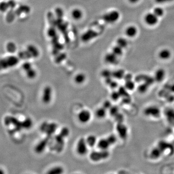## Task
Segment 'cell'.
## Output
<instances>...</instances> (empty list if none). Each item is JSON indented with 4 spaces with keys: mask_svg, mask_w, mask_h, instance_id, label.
Returning <instances> with one entry per match:
<instances>
[{
    "mask_svg": "<svg viewBox=\"0 0 174 174\" xmlns=\"http://www.w3.org/2000/svg\"><path fill=\"white\" fill-rule=\"evenodd\" d=\"M19 57L10 55L0 59V71L14 67L20 62Z\"/></svg>",
    "mask_w": 174,
    "mask_h": 174,
    "instance_id": "cell-1",
    "label": "cell"
},
{
    "mask_svg": "<svg viewBox=\"0 0 174 174\" xmlns=\"http://www.w3.org/2000/svg\"><path fill=\"white\" fill-rule=\"evenodd\" d=\"M55 23L58 30L63 35L65 42L68 43L70 41V39L68 32V24L67 22L64 20L63 17H55Z\"/></svg>",
    "mask_w": 174,
    "mask_h": 174,
    "instance_id": "cell-2",
    "label": "cell"
},
{
    "mask_svg": "<svg viewBox=\"0 0 174 174\" xmlns=\"http://www.w3.org/2000/svg\"><path fill=\"white\" fill-rule=\"evenodd\" d=\"M110 153L108 150H100V151H92L89 154V158L93 162H98L108 158Z\"/></svg>",
    "mask_w": 174,
    "mask_h": 174,
    "instance_id": "cell-3",
    "label": "cell"
},
{
    "mask_svg": "<svg viewBox=\"0 0 174 174\" xmlns=\"http://www.w3.org/2000/svg\"><path fill=\"white\" fill-rule=\"evenodd\" d=\"M120 17V13L118 11L113 10L103 15L102 19L105 23L112 24L117 22Z\"/></svg>",
    "mask_w": 174,
    "mask_h": 174,
    "instance_id": "cell-4",
    "label": "cell"
},
{
    "mask_svg": "<svg viewBox=\"0 0 174 174\" xmlns=\"http://www.w3.org/2000/svg\"><path fill=\"white\" fill-rule=\"evenodd\" d=\"M144 114L147 117L159 118L161 115V111L158 107L154 106H149L144 110Z\"/></svg>",
    "mask_w": 174,
    "mask_h": 174,
    "instance_id": "cell-5",
    "label": "cell"
},
{
    "mask_svg": "<svg viewBox=\"0 0 174 174\" xmlns=\"http://www.w3.org/2000/svg\"><path fill=\"white\" fill-rule=\"evenodd\" d=\"M88 145H87L86 139L81 137L78 140L76 145V151L78 154L84 156L88 152Z\"/></svg>",
    "mask_w": 174,
    "mask_h": 174,
    "instance_id": "cell-6",
    "label": "cell"
},
{
    "mask_svg": "<svg viewBox=\"0 0 174 174\" xmlns=\"http://www.w3.org/2000/svg\"><path fill=\"white\" fill-rule=\"evenodd\" d=\"M5 123L6 126L12 125L15 127L16 130L19 131L23 129L22 121H20L16 118L11 116H7L5 118Z\"/></svg>",
    "mask_w": 174,
    "mask_h": 174,
    "instance_id": "cell-7",
    "label": "cell"
},
{
    "mask_svg": "<svg viewBox=\"0 0 174 174\" xmlns=\"http://www.w3.org/2000/svg\"><path fill=\"white\" fill-rule=\"evenodd\" d=\"M53 96V91L51 87L46 86L43 89L42 95V101L45 104L51 102Z\"/></svg>",
    "mask_w": 174,
    "mask_h": 174,
    "instance_id": "cell-8",
    "label": "cell"
},
{
    "mask_svg": "<svg viewBox=\"0 0 174 174\" xmlns=\"http://www.w3.org/2000/svg\"><path fill=\"white\" fill-rule=\"evenodd\" d=\"M99 35L98 33L96 31L92 29H89L88 30L83 34L81 36V39L83 42L87 43L96 38L99 36Z\"/></svg>",
    "mask_w": 174,
    "mask_h": 174,
    "instance_id": "cell-9",
    "label": "cell"
},
{
    "mask_svg": "<svg viewBox=\"0 0 174 174\" xmlns=\"http://www.w3.org/2000/svg\"><path fill=\"white\" fill-rule=\"evenodd\" d=\"M78 118L80 123L85 124L90 121L92 118V114L89 110L83 109L80 111L78 114Z\"/></svg>",
    "mask_w": 174,
    "mask_h": 174,
    "instance_id": "cell-10",
    "label": "cell"
},
{
    "mask_svg": "<svg viewBox=\"0 0 174 174\" xmlns=\"http://www.w3.org/2000/svg\"><path fill=\"white\" fill-rule=\"evenodd\" d=\"M64 138L60 135H56L54 137V144L53 149L57 152H60L63 150L64 146Z\"/></svg>",
    "mask_w": 174,
    "mask_h": 174,
    "instance_id": "cell-11",
    "label": "cell"
},
{
    "mask_svg": "<svg viewBox=\"0 0 174 174\" xmlns=\"http://www.w3.org/2000/svg\"><path fill=\"white\" fill-rule=\"evenodd\" d=\"M49 143V137L47 136L46 138H44L42 140L39 142L35 146L34 150L37 153H41L45 150L46 147Z\"/></svg>",
    "mask_w": 174,
    "mask_h": 174,
    "instance_id": "cell-12",
    "label": "cell"
},
{
    "mask_svg": "<svg viewBox=\"0 0 174 174\" xmlns=\"http://www.w3.org/2000/svg\"><path fill=\"white\" fill-rule=\"evenodd\" d=\"M116 130L117 131L118 136H120L122 139L126 138L128 135L127 127L122 122L118 123L116 127Z\"/></svg>",
    "mask_w": 174,
    "mask_h": 174,
    "instance_id": "cell-13",
    "label": "cell"
},
{
    "mask_svg": "<svg viewBox=\"0 0 174 174\" xmlns=\"http://www.w3.org/2000/svg\"><path fill=\"white\" fill-rule=\"evenodd\" d=\"M145 21L147 24L150 26H154L158 22V17L154 13H149L145 16Z\"/></svg>",
    "mask_w": 174,
    "mask_h": 174,
    "instance_id": "cell-14",
    "label": "cell"
},
{
    "mask_svg": "<svg viewBox=\"0 0 174 174\" xmlns=\"http://www.w3.org/2000/svg\"><path fill=\"white\" fill-rule=\"evenodd\" d=\"M104 60L106 63L110 64L115 65L117 64L118 63V56L114 54L113 52H110L107 53L104 56Z\"/></svg>",
    "mask_w": 174,
    "mask_h": 174,
    "instance_id": "cell-15",
    "label": "cell"
},
{
    "mask_svg": "<svg viewBox=\"0 0 174 174\" xmlns=\"http://www.w3.org/2000/svg\"><path fill=\"white\" fill-rule=\"evenodd\" d=\"M58 128V125L55 122L48 123L45 133L48 137H51V136L55 133Z\"/></svg>",
    "mask_w": 174,
    "mask_h": 174,
    "instance_id": "cell-16",
    "label": "cell"
},
{
    "mask_svg": "<svg viewBox=\"0 0 174 174\" xmlns=\"http://www.w3.org/2000/svg\"><path fill=\"white\" fill-rule=\"evenodd\" d=\"M166 73L165 70L162 68L158 69L155 73L154 79L156 82L161 83L162 82L165 77Z\"/></svg>",
    "mask_w": 174,
    "mask_h": 174,
    "instance_id": "cell-17",
    "label": "cell"
},
{
    "mask_svg": "<svg viewBox=\"0 0 174 174\" xmlns=\"http://www.w3.org/2000/svg\"><path fill=\"white\" fill-rule=\"evenodd\" d=\"M163 154L161 150L158 146L156 147L151 150L150 154V158L152 160H157Z\"/></svg>",
    "mask_w": 174,
    "mask_h": 174,
    "instance_id": "cell-18",
    "label": "cell"
},
{
    "mask_svg": "<svg viewBox=\"0 0 174 174\" xmlns=\"http://www.w3.org/2000/svg\"><path fill=\"white\" fill-rule=\"evenodd\" d=\"M110 146L111 145L107 138L100 139L97 143V146L100 150H107Z\"/></svg>",
    "mask_w": 174,
    "mask_h": 174,
    "instance_id": "cell-19",
    "label": "cell"
},
{
    "mask_svg": "<svg viewBox=\"0 0 174 174\" xmlns=\"http://www.w3.org/2000/svg\"><path fill=\"white\" fill-rule=\"evenodd\" d=\"M29 53L30 54L32 58H36L39 56L40 53L38 49L34 45L30 44L26 48Z\"/></svg>",
    "mask_w": 174,
    "mask_h": 174,
    "instance_id": "cell-20",
    "label": "cell"
},
{
    "mask_svg": "<svg viewBox=\"0 0 174 174\" xmlns=\"http://www.w3.org/2000/svg\"><path fill=\"white\" fill-rule=\"evenodd\" d=\"M71 16L74 20H79L83 16V13L82 11L79 8H74L72 11Z\"/></svg>",
    "mask_w": 174,
    "mask_h": 174,
    "instance_id": "cell-21",
    "label": "cell"
},
{
    "mask_svg": "<svg viewBox=\"0 0 174 174\" xmlns=\"http://www.w3.org/2000/svg\"><path fill=\"white\" fill-rule=\"evenodd\" d=\"M165 115L168 121L170 123L174 122V109L172 108H166L165 110Z\"/></svg>",
    "mask_w": 174,
    "mask_h": 174,
    "instance_id": "cell-22",
    "label": "cell"
},
{
    "mask_svg": "<svg viewBox=\"0 0 174 174\" xmlns=\"http://www.w3.org/2000/svg\"><path fill=\"white\" fill-rule=\"evenodd\" d=\"M87 145L90 147H94L95 145H97V137L94 135H89L88 136L86 139Z\"/></svg>",
    "mask_w": 174,
    "mask_h": 174,
    "instance_id": "cell-23",
    "label": "cell"
},
{
    "mask_svg": "<svg viewBox=\"0 0 174 174\" xmlns=\"http://www.w3.org/2000/svg\"><path fill=\"white\" fill-rule=\"evenodd\" d=\"M137 29L135 26H130L126 28L125 34L127 36L129 37H133L136 36L137 34Z\"/></svg>",
    "mask_w": 174,
    "mask_h": 174,
    "instance_id": "cell-24",
    "label": "cell"
},
{
    "mask_svg": "<svg viewBox=\"0 0 174 174\" xmlns=\"http://www.w3.org/2000/svg\"><path fill=\"white\" fill-rule=\"evenodd\" d=\"M86 80V76L82 73L78 74L75 75L74 78V81L75 83L78 85L82 84L85 82Z\"/></svg>",
    "mask_w": 174,
    "mask_h": 174,
    "instance_id": "cell-25",
    "label": "cell"
},
{
    "mask_svg": "<svg viewBox=\"0 0 174 174\" xmlns=\"http://www.w3.org/2000/svg\"><path fill=\"white\" fill-rule=\"evenodd\" d=\"M125 74V71L122 69L112 71V78L118 80L123 79Z\"/></svg>",
    "mask_w": 174,
    "mask_h": 174,
    "instance_id": "cell-26",
    "label": "cell"
},
{
    "mask_svg": "<svg viewBox=\"0 0 174 174\" xmlns=\"http://www.w3.org/2000/svg\"><path fill=\"white\" fill-rule=\"evenodd\" d=\"M95 116L99 119L104 118L106 117L107 114V110L103 108V107H101L98 108L96 110L95 113Z\"/></svg>",
    "mask_w": 174,
    "mask_h": 174,
    "instance_id": "cell-27",
    "label": "cell"
},
{
    "mask_svg": "<svg viewBox=\"0 0 174 174\" xmlns=\"http://www.w3.org/2000/svg\"><path fill=\"white\" fill-rule=\"evenodd\" d=\"M171 53L170 51L168 50L167 49H162L159 53V57L161 59L164 60H168L170 58Z\"/></svg>",
    "mask_w": 174,
    "mask_h": 174,
    "instance_id": "cell-28",
    "label": "cell"
},
{
    "mask_svg": "<svg viewBox=\"0 0 174 174\" xmlns=\"http://www.w3.org/2000/svg\"><path fill=\"white\" fill-rule=\"evenodd\" d=\"M18 57L20 58V60H26L32 59L31 55L29 53L28 50L26 49L25 50H22L20 51L18 53Z\"/></svg>",
    "mask_w": 174,
    "mask_h": 174,
    "instance_id": "cell-29",
    "label": "cell"
},
{
    "mask_svg": "<svg viewBox=\"0 0 174 174\" xmlns=\"http://www.w3.org/2000/svg\"><path fill=\"white\" fill-rule=\"evenodd\" d=\"M25 72L26 75L29 79H34L36 78V75H37V72L33 67L30 69Z\"/></svg>",
    "mask_w": 174,
    "mask_h": 174,
    "instance_id": "cell-30",
    "label": "cell"
},
{
    "mask_svg": "<svg viewBox=\"0 0 174 174\" xmlns=\"http://www.w3.org/2000/svg\"><path fill=\"white\" fill-rule=\"evenodd\" d=\"M64 172L63 168L61 166H56L50 169L48 172L49 174H61Z\"/></svg>",
    "mask_w": 174,
    "mask_h": 174,
    "instance_id": "cell-31",
    "label": "cell"
},
{
    "mask_svg": "<svg viewBox=\"0 0 174 174\" xmlns=\"http://www.w3.org/2000/svg\"><path fill=\"white\" fill-rule=\"evenodd\" d=\"M124 87L127 91H132L136 88V84L132 80H127L125 81Z\"/></svg>",
    "mask_w": 174,
    "mask_h": 174,
    "instance_id": "cell-32",
    "label": "cell"
},
{
    "mask_svg": "<svg viewBox=\"0 0 174 174\" xmlns=\"http://www.w3.org/2000/svg\"><path fill=\"white\" fill-rule=\"evenodd\" d=\"M23 124V128L24 129H28L31 128L33 125V121L30 118H26L24 121H22Z\"/></svg>",
    "mask_w": 174,
    "mask_h": 174,
    "instance_id": "cell-33",
    "label": "cell"
},
{
    "mask_svg": "<svg viewBox=\"0 0 174 174\" xmlns=\"http://www.w3.org/2000/svg\"><path fill=\"white\" fill-rule=\"evenodd\" d=\"M117 45H118L122 49H125L128 45V42L125 38L120 37L117 40Z\"/></svg>",
    "mask_w": 174,
    "mask_h": 174,
    "instance_id": "cell-34",
    "label": "cell"
},
{
    "mask_svg": "<svg viewBox=\"0 0 174 174\" xmlns=\"http://www.w3.org/2000/svg\"><path fill=\"white\" fill-rule=\"evenodd\" d=\"M30 11V8L28 6L23 5L19 7L16 11V13L20 15L22 13H28Z\"/></svg>",
    "mask_w": 174,
    "mask_h": 174,
    "instance_id": "cell-35",
    "label": "cell"
},
{
    "mask_svg": "<svg viewBox=\"0 0 174 174\" xmlns=\"http://www.w3.org/2000/svg\"><path fill=\"white\" fill-rule=\"evenodd\" d=\"M150 85L146 83H144L141 84L140 85L138 86L137 88V90L138 92L140 93H144L146 92L149 89V87Z\"/></svg>",
    "mask_w": 174,
    "mask_h": 174,
    "instance_id": "cell-36",
    "label": "cell"
},
{
    "mask_svg": "<svg viewBox=\"0 0 174 174\" xmlns=\"http://www.w3.org/2000/svg\"><path fill=\"white\" fill-rule=\"evenodd\" d=\"M112 52H113L114 54L116 55L118 57H120L123 54V49L121 48L118 45H116L114 46L112 49Z\"/></svg>",
    "mask_w": 174,
    "mask_h": 174,
    "instance_id": "cell-37",
    "label": "cell"
},
{
    "mask_svg": "<svg viewBox=\"0 0 174 174\" xmlns=\"http://www.w3.org/2000/svg\"><path fill=\"white\" fill-rule=\"evenodd\" d=\"M6 49L8 52L10 53H13L16 51V45L13 42H9L6 45Z\"/></svg>",
    "mask_w": 174,
    "mask_h": 174,
    "instance_id": "cell-38",
    "label": "cell"
},
{
    "mask_svg": "<svg viewBox=\"0 0 174 174\" xmlns=\"http://www.w3.org/2000/svg\"><path fill=\"white\" fill-rule=\"evenodd\" d=\"M59 135L62 136L64 138H67L69 136L70 130L67 127H64L60 130Z\"/></svg>",
    "mask_w": 174,
    "mask_h": 174,
    "instance_id": "cell-39",
    "label": "cell"
},
{
    "mask_svg": "<svg viewBox=\"0 0 174 174\" xmlns=\"http://www.w3.org/2000/svg\"><path fill=\"white\" fill-rule=\"evenodd\" d=\"M153 13L158 17H161L164 15V10L161 7H156L153 10Z\"/></svg>",
    "mask_w": 174,
    "mask_h": 174,
    "instance_id": "cell-40",
    "label": "cell"
},
{
    "mask_svg": "<svg viewBox=\"0 0 174 174\" xmlns=\"http://www.w3.org/2000/svg\"><path fill=\"white\" fill-rule=\"evenodd\" d=\"M101 75L105 79L107 78H112V71L109 70H103L101 72Z\"/></svg>",
    "mask_w": 174,
    "mask_h": 174,
    "instance_id": "cell-41",
    "label": "cell"
},
{
    "mask_svg": "<svg viewBox=\"0 0 174 174\" xmlns=\"http://www.w3.org/2000/svg\"><path fill=\"white\" fill-rule=\"evenodd\" d=\"M109 114L112 117H115L119 113V109L117 106H112L109 109Z\"/></svg>",
    "mask_w": 174,
    "mask_h": 174,
    "instance_id": "cell-42",
    "label": "cell"
},
{
    "mask_svg": "<svg viewBox=\"0 0 174 174\" xmlns=\"http://www.w3.org/2000/svg\"><path fill=\"white\" fill-rule=\"evenodd\" d=\"M65 58H66V55L65 54L60 53L59 54H58V55L55 56V61L57 63L59 64L62 63L63 60H64Z\"/></svg>",
    "mask_w": 174,
    "mask_h": 174,
    "instance_id": "cell-43",
    "label": "cell"
},
{
    "mask_svg": "<svg viewBox=\"0 0 174 174\" xmlns=\"http://www.w3.org/2000/svg\"><path fill=\"white\" fill-rule=\"evenodd\" d=\"M121 96L120 95V93L118 91H114L112 92L110 95V97L111 98L112 100L114 101H117L120 98Z\"/></svg>",
    "mask_w": 174,
    "mask_h": 174,
    "instance_id": "cell-44",
    "label": "cell"
},
{
    "mask_svg": "<svg viewBox=\"0 0 174 174\" xmlns=\"http://www.w3.org/2000/svg\"><path fill=\"white\" fill-rule=\"evenodd\" d=\"M107 138L108 140V142H109V143H110L111 146L116 144V142L117 141V137L114 134L109 135Z\"/></svg>",
    "mask_w": 174,
    "mask_h": 174,
    "instance_id": "cell-45",
    "label": "cell"
},
{
    "mask_svg": "<svg viewBox=\"0 0 174 174\" xmlns=\"http://www.w3.org/2000/svg\"><path fill=\"white\" fill-rule=\"evenodd\" d=\"M9 8L8 5V2H0V11L5 12Z\"/></svg>",
    "mask_w": 174,
    "mask_h": 174,
    "instance_id": "cell-46",
    "label": "cell"
},
{
    "mask_svg": "<svg viewBox=\"0 0 174 174\" xmlns=\"http://www.w3.org/2000/svg\"><path fill=\"white\" fill-rule=\"evenodd\" d=\"M55 17H63L64 11L63 9L60 7H57L55 11Z\"/></svg>",
    "mask_w": 174,
    "mask_h": 174,
    "instance_id": "cell-47",
    "label": "cell"
},
{
    "mask_svg": "<svg viewBox=\"0 0 174 174\" xmlns=\"http://www.w3.org/2000/svg\"><path fill=\"white\" fill-rule=\"evenodd\" d=\"M21 67H22V69H23V70H24V72H26V71H27L33 67L32 64L29 62H25V63H23Z\"/></svg>",
    "mask_w": 174,
    "mask_h": 174,
    "instance_id": "cell-48",
    "label": "cell"
},
{
    "mask_svg": "<svg viewBox=\"0 0 174 174\" xmlns=\"http://www.w3.org/2000/svg\"><path fill=\"white\" fill-rule=\"evenodd\" d=\"M111 102L109 100H106L103 102L102 107L103 108L107 109V110H109L112 107Z\"/></svg>",
    "mask_w": 174,
    "mask_h": 174,
    "instance_id": "cell-49",
    "label": "cell"
},
{
    "mask_svg": "<svg viewBox=\"0 0 174 174\" xmlns=\"http://www.w3.org/2000/svg\"><path fill=\"white\" fill-rule=\"evenodd\" d=\"M114 118H115V120H116V121H117L118 123L122 122L123 120H124V117H123V115L120 113H118L117 115H116L114 117Z\"/></svg>",
    "mask_w": 174,
    "mask_h": 174,
    "instance_id": "cell-50",
    "label": "cell"
},
{
    "mask_svg": "<svg viewBox=\"0 0 174 174\" xmlns=\"http://www.w3.org/2000/svg\"><path fill=\"white\" fill-rule=\"evenodd\" d=\"M48 123H49V122H44L42 123V124L41 125L40 129V131H41V132H43V133H45V130H46Z\"/></svg>",
    "mask_w": 174,
    "mask_h": 174,
    "instance_id": "cell-51",
    "label": "cell"
},
{
    "mask_svg": "<svg viewBox=\"0 0 174 174\" xmlns=\"http://www.w3.org/2000/svg\"><path fill=\"white\" fill-rule=\"evenodd\" d=\"M109 86H110L111 88L113 89H116V88H117L118 87V84L117 81L112 80L111 82L110 83Z\"/></svg>",
    "mask_w": 174,
    "mask_h": 174,
    "instance_id": "cell-52",
    "label": "cell"
},
{
    "mask_svg": "<svg viewBox=\"0 0 174 174\" xmlns=\"http://www.w3.org/2000/svg\"><path fill=\"white\" fill-rule=\"evenodd\" d=\"M7 2H8L9 7H10L11 8H14V7H15L16 3L13 0H9Z\"/></svg>",
    "mask_w": 174,
    "mask_h": 174,
    "instance_id": "cell-53",
    "label": "cell"
},
{
    "mask_svg": "<svg viewBox=\"0 0 174 174\" xmlns=\"http://www.w3.org/2000/svg\"><path fill=\"white\" fill-rule=\"evenodd\" d=\"M174 0H155V1L158 4H164L166 2H171Z\"/></svg>",
    "mask_w": 174,
    "mask_h": 174,
    "instance_id": "cell-54",
    "label": "cell"
},
{
    "mask_svg": "<svg viewBox=\"0 0 174 174\" xmlns=\"http://www.w3.org/2000/svg\"><path fill=\"white\" fill-rule=\"evenodd\" d=\"M123 79H124L125 81H127V80H132V75L131 74H125L124 75Z\"/></svg>",
    "mask_w": 174,
    "mask_h": 174,
    "instance_id": "cell-55",
    "label": "cell"
},
{
    "mask_svg": "<svg viewBox=\"0 0 174 174\" xmlns=\"http://www.w3.org/2000/svg\"><path fill=\"white\" fill-rule=\"evenodd\" d=\"M167 98V101L170 103H172L174 102V97L172 95H171L170 97L168 96L166 97Z\"/></svg>",
    "mask_w": 174,
    "mask_h": 174,
    "instance_id": "cell-56",
    "label": "cell"
},
{
    "mask_svg": "<svg viewBox=\"0 0 174 174\" xmlns=\"http://www.w3.org/2000/svg\"><path fill=\"white\" fill-rule=\"evenodd\" d=\"M169 89L171 92H172L173 93H174V84H172V85H171L170 86Z\"/></svg>",
    "mask_w": 174,
    "mask_h": 174,
    "instance_id": "cell-57",
    "label": "cell"
},
{
    "mask_svg": "<svg viewBox=\"0 0 174 174\" xmlns=\"http://www.w3.org/2000/svg\"><path fill=\"white\" fill-rule=\"evenodd\" d=\"M140 0H129V1L132 4H135V3H136V2H138Z\"/></svg>",
    "mask_w": 174,
    "mask_h": 174,
    "instance_id": "cell-58",
    "label": "cell"
},
{
    "mask_svg": "<svg viewBox=\"0 0 174 174\" xmlns=\"http://www.w3.org/2000/svg\"><path fill=\"white\" fill-rule=\"evenodd\" d=\"M4 171H3L1 169H0V174H3L4 173Z\"/></svg>",
    "mask_w": 174,
    "mask_h": 174,
    "instance_id": "cell-59",
    "label": "cell"
}]
</instances>
